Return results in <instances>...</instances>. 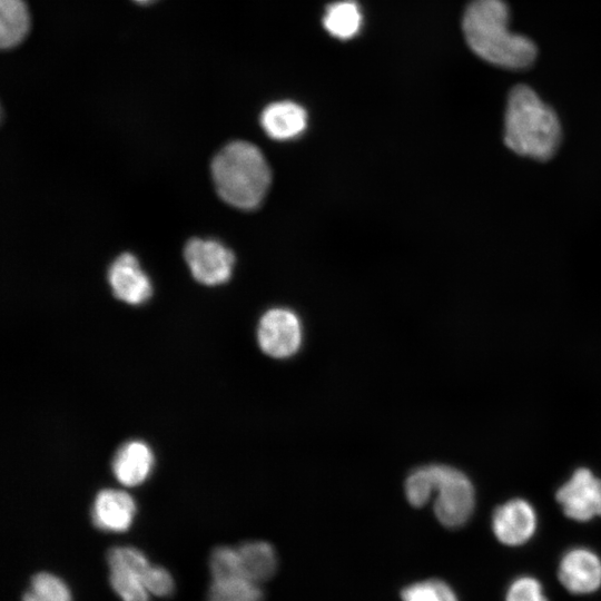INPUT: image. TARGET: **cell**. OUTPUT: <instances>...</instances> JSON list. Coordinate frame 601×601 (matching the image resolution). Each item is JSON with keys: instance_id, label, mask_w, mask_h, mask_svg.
I'll return each instance as SVG.
<instances>
[{"instance_id": "52a82bcc", "label": "cell", "mask_w": 601, "mask_h": 601, "mask_svg": "<svg viewBox=\"0 0 601 601\" xmlns=\"http://www.w3.org/2000/svg\"><path fill=\"white\" fill-rule=\"evenodd\" d=\"M564 514L578 522L601 515V480L588 469H578L556 492Z\"/></svg>"}, {"instance_id": "30bf717a", "label": "cell", "mask_w": 601, "mask_h": 601, "mask_svg": "<svg viewBox=\"0 0 601 601\" xmlns=\"http://www.w3.org/2000/svg\"><path fill=\"white\" fill-rule=\"evenodd\" d=\"M134 497L122 490H100L91 505V521L99 530L111 533L127 531L136 515Z\"/></svg>"}, {"instance_id": "603a6c76", "label": "cell", "mask_w": 601, "mask_h": 601, "mask_svg": "<svg viewBox=\"0 0 601 601\" xmlns=\"http://www.w3.org/2000/svg\"><path fill=\"white\" fill-rule=\"evenodd\" d=\"M109 569L129 570L145 575L149 564L148 559L140 550L134 546H114L107 553Z\"/></svg>"}, {"instance_id": "cb8c5ba5", "label": "cell", "mask_w": 601, "mask_h": 601, "mask_svg": "<svg viewBox=\"0 0 601 601\" xmlns=\"http://www.w3.org/2000/svg\"><path fill=\"white\" fill-rule=\"evenodd\" d=\"M504 601H549L542 583L533 575L513 579L506 588Z\"/></svg>"}, {"instance_id": "d4e9b609", "label": "cell", "mask_w": 601, "mask_h": 601, "mask_svg": "<svg viewBox=\"0 0 601 601\" xmlns=\"http://www.w3.org/2000/svg\"><path fill=\"white\" fill-rule=\"evenodd\" d=\"M144 584L156 597H168L175 589L171 574L162 566L150 565L144 575Z\"/></svg>"}, {"instance_id": "8fae6325", "label": "cell", "mask_w": 601, "mask_h": 601, "mask_svg": "<svg viewBox=\"0 0 601 601\" xmlns=\"http://www.w3.org/2000/svg\"><path fill=\"white\" fill-rule=\"evenodd\" d=\"M108 282L112 294L130 305H140L151 296V284L140 268L137 258L124 253L119 255L108 269Z\"/></svg>"}, {"instance_id": "9a60e30c", "label": "cell", "mask_w": 601, "mask_h": 601, "mask_svg": "<svg viewBox=\"0 0 601 601\" xmlns=\"http://www.w3.org/2000/svg\"><path fill=\"white\" fill-rule=\"evenodd\" d=\"M30 29V13L24 0H0V45L2 49L19 46Z\"/></svg>"}, {"instance_id": "44dd1931", "label": "cell", "mask_w": 601, "mask_h": 601, "mask_svg": "<svg viewBox=\"0 0 601 601\" xmlns=\"http://www.w3.org/2000/svg\"><path fill=\"white\" fill-rule=\"evenodd\" d=\"M211 580L244 577L237 548L217 546L209 556ZM247 579V578H246ZM249 580V579H248Z\"/></svg>"}, {"instance_id": "277c9868", "label": "cell", "mask_w": 601, "mask_h": 601, "mask_svg": "<svg viewBox=\"0 0 601 601\" xmlns=\"http://www.w3.org/2000/svg\"><path fill=\"white\" fill-rule=\"evenodd\" d=\"M436 499L434 512L446 528L464 525L474 508V490L469 477L461 471L443 464H430Z\"/></svg>"}, {"instance_id": "6da1fadb", "label": "cell", "mask_w": 601, "mask_h": 601, "mask_svg": "<svg viewBox=\"0 0 601 601\" xmlns=\"http://www.w3.org/2000/svg\"><path fill=\"white\" fill-rule=\"evenodd\" d=\"M510 12L503 0H472L463 16V31L470 48L499 67L522 69L535 56V45L509 29Z\"/></svg>"}, {"instance_id": "ac0fdd59", "label": "cell", "mask_w": 601, "mask_h": 601, "mask_svg": "<svg viewBox=\"0 0 601 601\" xmlns=\"http://www.w3.org/2000/svg\"><path fill=\"white\" fill-rule=\"evenodd\" d=\"M21 601H72L66 582L50 572L35 574Z\"/></svg>"}, {"instance_id": "3957f363", "label": "cell", "mask_w": 601, "mask_h": 601, "mask_svg": "<svg viewBox=\"0 0 601 601\" xmlns=\"http://www.w3.org/2000/svg\"><path fill=\"white\" fill-rule=\"evenodd\" d=\"M213 181L219 197L236 208L258 207L270 185L272 174L263 152L247 141H231L211 161Z\"/></svg>"}, {"instance_id": "ba28073f", "label": "cell", "mask_w": 601, "mask_h": 601, "mask_svg": "<svg viewBox=\"0 0 601 601\" xmlns=\"http://www.w3.org/2000/svg\"><path fill=\"white\" fill-rule=\"evenodd\" d=\"M556 574L571 594L595 593L601 588V558L588 548H572L562 555Z\"/></svg>"}, {"instance_id": "9c48e42d", "label": "cell", "mask_w": 601, "mask_h": 601, "mask_svg": "<svg viewBox=\"0 0 601 601\" xmlns=\"http://www.w3.org/2000/svg\"><path fill=\"white\" fill-rule=\"evenodd\" d=\"M538 525L533 506L522 499H513L497 506L492 515V531L497 541L508 546L526 543Z\"/></svg>"}, {"instance_id": "8992f818", "label": "cell", "mask_w": 601, "mask_h": 601, "mask_svg": "<svg viewBox=\"0 0 601 601\" xmlns=\"http://www.w3.org/2000/svg\"><path fill=\"white\" fill-rule=\"evenodd\" d=\"M184 257L194 278L208 286L227 282L235 262L231 250L214 239H189Z\"/></svg>"}, {"instance_id": "d6986e66", "label": "cell", "mask_w": 601, "mask_h": 601, "mask_svg": "<svg viewBox=\"0 0 601 601\" xmlns=\"http://www.w3.org/2000/svg\"><path fill=\"white\" fill-rule=\"evenodd\" d=\"M401 598L403 601H459L452 587L440 579L413 583L402 590Z\"/></svg>"}, {"instance_id": "4fadbf2b", "label": "cell", "mask_w": 601, "mask_h": 601, "mask_svg": "<svg viewBox=\"0 0 601 601\" xmlns=\"http://www.w3.org/2000/svg\"><path fill=\"white\" fill-rule=\"evenodd\" d=\"M260 125L275 140H288L299 136L307 126V114L296 102L284 100L268 105L260 115Z\"/></svg>"}, {"instance_id": "7402d4cb", "label": "cell", "mask_w": 601, "mask_h": 601, "mask_svg": "<svg viewBox=\"0 0 601 601\" xmlns=\"http://www.w3.org/2000/svg\"><path fill=\"white\" fill-rule=\"evenodd\" d=\"M434 492V481L430 465L412 471L405 481V495L410 504L423 506Z\"/></svg>"}, {"instance_id": "5bb4252c", "label": "cell", "mask_w": 601, "mask_h": 601, "mask_svg": "<svg viewBox=\"0 0 601 601\" xmlns=\"http://www.w3.org/2000/svg\"><path fill=\"white\" fill-rule=\"evenodd\" d=\"M244 575L262 584L272 579L277 569L274 548L265 541H248L237 546Z\"/></svg>"}, {"instance_id": "484cf974", "label": "cell", "mask_w": 601, "mask_h": 601, "mask_svg": "<svg viewBox=\"0 0 601 601\" xmlns=\"http://www.w3.org/2000/svg\"><path fill=\"white\" fill-rule=\"evenodd\" d=\"M132 1H135V2H137L139 4H149V3H151V2H154L156 0H132Z\"/></svg>"}, {"instance_id": "5b68a950", "label": "cell", "mask_w": 601, "mask_h": 601, "mask_svg": "<svg viewBox=\"0 0 601 601\" xmlns=\"http://www.w3.org/2000/svg\"><path fill=\"white\" fill-rule=\"evenodd\" d=\"M302 325L297 315L287 308H273L260 318L257 341L260 349L275 358L293 356L300 347Z\"/></svg>"}, {"instance_id": "7c38bea8", "label": "cell", "mask_w": 601, "mask_h": 601, "mask_svg": "<svg viewBox=\"0 0 601 601\" xmlns=\"http://www.w3.org/2000/svg\"><path fill=\"white\" fill-rule=\"evenodd\" d=\"M154 462V453L146 442L130 440L116 451L111 470L120 484L132 487L142 484L149 477Z\"/></svg>"}, {"instance_id": "e0dca14e", "label": "cell", "mask_w": 601, "mask_h": 601, "mask_svg": "<svg viewBox=\"0 0 601 601\" xmlns=\"http://www.w3.org/2000/svg\"><path fill=\"white\" fill-rule=\"evenodd\" d=\"M260 584L244 577L211 580L207 601H263Z\"/></svg>"}, {"instance_id": "7a4b0ae2", "label": "cell", "mask_w": 601, "mask_h": 601, "mask_svg": "<svg viewBox=\"0 0 601 601\" xmlns=\"http://www.w3.org/2000/svg\"><path fill=\"white\" fill-rule=\"evenodd\" d=\"M504 142L514 152L548 160L561 142V125L555 112L530 87H514L508 98Z\"/></svg>"}, {"instance_id": "2e32d148", "label": "cell", "mask_w": 601, "mask_h": 601, "mask_svg": "<svg viewBox=\"0 0 601 601\" xmlns=\"http://www.w3.org/2000/svg\"><path fill=\"white\" fill-rule=\"evenodd\" d=\"M325 29L338 39L354 37L362 26V13L353 0H342L329 4L323 17Z\"/></svg>"}, {"instance_id": "ffe728a7", "label": "cell", "mask_w": 601, "mask_h": 601, "mask_svg": "<svg viewBox=\"0 0 601 601\" xmlns=\"http://www.w3.org/2000/svg\"><path fill=\"white\" fill-rule=\"evenodd\" d=\"M109 570L110 585L122 601H149L141 574L121 569Z\"/></svg>"}]
</instances>
